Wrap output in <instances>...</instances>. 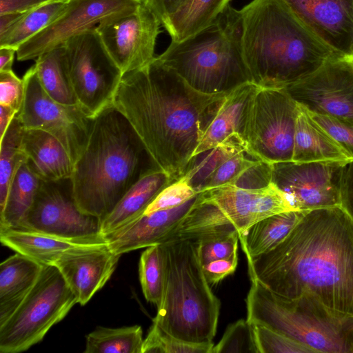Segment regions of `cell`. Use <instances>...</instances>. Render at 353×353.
Instances as JSON below:
<instances>
[{
	"instance_id": "cell-1",
	"label": "cell",
	"mask_w": 353,
	"mask_h": 353,
	"mask_svg": "<svg viewBox=\"0 0 353 353\" xmlns=\"http://www.w3.org/2000/svg\"><path fill=\"white\" fill-rule=\"evenodd\" d=\"M247 261L250 279L276 294L353 317V214L343 205L308 210L279 244Z\"/></svg>"
},
{
	"instance_id": "cell-2",
	"label": "cell",
	"mask_w": 353,
	"mask_h": 353,
	"mask_svg": "<svg viewBox=\"0 0 353 353\" xmlns=\"http://www.w3.org/2000/svg\"><path fill=\"white\" fill-rule=\"evenodd\" d=\"M226 93L196 90L155 57L123 76L112 104L129 121L157 167L176 181L194 157L210 110Z\"/></svg>"
},
{
	"instance_id": "cell-3",
	"label": "cell",
	"mask_w": 353,
	"mask_h": 353,
	"mask_svg": "<svg viewBox=\"0 0 353 353\" xmlns=\"http://www.w3.org/2000/svg\"><path fill=\"white\" fill-rule=\"evenodd\" d=\"M239 10L243 57L259 87L283 88L339 57L283 0H252Z\"/></svg>"
},
{
	"instance_id": "cell-4",
	"label": "cell",
	"mask_w": 353,
	"mask_h": 353,
	"mask_svg": "<svg viewBox=\"0 0 353 353\" xmlns=\"http://www.w3.org/2000/svg\"><path fill=\"white\" fill-rule=\"evenodd\" d=\"M156 165L127 118L111 104L93 118L83 153L74 164L77 204L102 221L143 176Z\"/></svg>"
},
{
	"instance_id": "cell-5",
	"label": "cell",
	"mask_w": 353,
	"mask_h": 353,
	"mask_svg": "<svg viewBox=\"0 0 353 353\" xmlns=\"http://www.w3.org/2000/svg\"><path fill=\"white\" fill-rule=\"evenodd\" d=\"M162 245L164 285L152 323L188 343H213L221 303L205 276L199 255V243L183 239Z\"/></svg>"
},
{
	"instance_id": "cell-6",
	"label": "cell",
	"mask_w": 353,
	"mask_h": 353,
	"mask_svg": "<svg viewBox=\"0 0 353 353\" xmlns=\"http://www.w3.org/2000/svg\"><path fill=\"white\" fill-rule=\"evenodd\" d=\"M241 34L240 10L230 5L208 26L181 41H172L157 57L199 92H228L250 81Z\"/></svg>"
},
{
	"instance_id": "cell-7",
	"label": "cell",
	"mask_w": 353,
	"mask_h": 353,
	"mask_svg": "<svg viewBox=\"0 0 353 353\" xmlns=\"http://www.w3.org/2000/svg\"><path fill=\"white\" fill-rule=\"evenodd\" d=\"M250 280L245 300L250 323L265 325L317 352L353 353V317L336 314L305 296H281Z\"/></svg>"
},
{
	"instance_id": "cell-8",
	"label": "cell",
	"mask_w": 353,
	"mask_h": 353,
	"mask_svg": "<svg viewBox=\"0 0 353 353\" xmlns=\"http://www.w3.org/2000/svg\"><path fill=\"white\" fill-rule=\"evenodd\" d=\"M296 210L272 183L260 188L225 185L200 193L199 201L161 244L183 239L201 241L236 232L243 234L260 220Z\"/></svg>"
},
{
	"instance_id": "cell-9",
	"label": "cell",
	"mask_w": 353,
	"mask_h": 353,
	"mask_svg": "<svg viewBox=\"0 0 353 353\" xmlns=\"http://www.w3.org/2000/svg\"><path fill=\"white\" fill-rule=\"evenodd\" d=\"M76 303L75 295L58 268L43 265L28 296L0 326V352L18 353L39 343Z\"/></svg>"
},
{
	"instance_id": "cell-10",
	"label": "cell",
	"mask_w": 353,
	"mask_h": 353,
	"mask_svg": "<svg viewBox=\"0 0 353 353\" xmlns=\"http://www.w3.org/2000/svg\"><path fill=\"white\" fill-rule=\"evenodd\" d=\"M299 110L300 105L285 89L259 87L243 126L245 152L270 164L292 161Z\"/></svg>"
},
{
	"instance_id": "cell-11",
	"label": "cell",
	"mask_w": 353,
	"mask_h": 353,
	"mask_svg": "<svg viewBox=\"0 0 353 353\" xmlns=\"http://www.w3.org/2000/svg\"><path fill=\"white\" fill-rule=\"evenodd\" d=\"M63 46L79 105L94 118L112 104L123 74L108 52L96 28L72 37Z\"/></svg>"
},
{
	"instance_id": "cell-12",
	"label": "cell",
	"mask_w": 353,
	"mask_h": 353,
	"mask_svg": "<svg viewBox=\"0 0 353 353\" xmlns=\"http://www.w3.org/2000/svg\"><path fill=\"white\" fill-rule=\"evenodd\" d=\"M25 97L17 113L25 129L45 131L63 146L73 165L87 145L93 118L79 105H66L51 99L43 89L34 65L24 74Z\"/></svg>"
},
{
	"instance_id": "cell-13",
	"label": "cell",
	"mask_w": 353,
	"mask_h": 353,
	"mask_svg": "<svg viewBox=\"0 0 353 353\" xmlns=\"http://www.w3.org/2000/svg\"><path fill=\"white\" fill-rule=\"evenodd\" d=\"M20 228L90 243L106 241L101 219L78 207L71 177L41 181Z\"/></svg>"
},
{
	"instance_id": "cell-14",
	"label": "cell",
	"mask_w": 353,
	"mask_h": 353,
	"mask_svg": "<svg viewBox=\"0 0 353 353\" xmlns=\"http://www.w3.org/2000/svg\"><path fill=\"white\" fill-rule=\"evenodd\" d=\"M142 0H68L61 14L17 50L20 61L37 59L72 37L136 10Z\"/></svg>"
},
{
	"instance_id": "cell-15",
	"label": "cell",
	"mask_w": 353,
	"mask_h": 353,
	"mask_svg": "<svg viewBox=\"0 0 353 353\" xmlns=\"http://www.w3.org/2000/svg\"><path fill=\"white\" fill-rule=\"evenodd\" d=\"M345 163H275L271 183L287 194L298 210L341 205V176Z\"/></svg>"
},
{
	"instance_id": "cell-16",
	"label": "cell",
	"mask_w": 353,
	"mask_h": 353,
	"mask_svg": "<svg viewBox=\"0 0 353 353\" xmlns=\"http://www.w3.org/2000/svg\"><path fill=\"white\" fill-rule=\"evenodd\" d=\"M310 112L353 119V61L334 57L316 72L283 88Z\"/></svg>"
},
{
	"instance_id": "cell-17",
	"label": "cell",
	"mask_w": 353,
	"mask_h": 353,
	"mask_svg": "<svg viewBox=\"0 0 353 353\" xmlns=\"http://www.w3.org/2000/svg\"><path fill=\"white\" fill-rule=\"evenodd\" d=\"M161 23L142 1L134 12L99 25L96 29L123 76L148 65Z\"/></svg>"
},
{
	"instance_id": "cell-18",
	"label": "cell",
	"mask_w": 353,
	"mask_h": 353,
	"mask_svg": "<svg viewBox=\"0 0 353 353\" xmlns=\"http://www.w3.org/2000/svg\"><path fill=\"white\" fill-rule=\"evenodd\" d=\"M283 1L335 54L352 58L353 0Z\"/></svg>"
},
{
	"instance_id": "cell-19",
	"label": "cell",
	"mask_w": 353,
	"mask_h": 353,
	"mask_svg": "<svg viewBox=\"0 0 353 353\" xmlns=\"http://www.w3.org/2000/svg\"><path fill=\"white\" fill-rule=\"evenodd\" d=\"M120 257L105 241L71 248L54 265L62 274L78 303L84 305L110 279Z\"/></svg>"
},
{
	"instance_id": "cell-20",
	"label": "cell",
	"mask_w": 353,
	"mask_h": 353,
	"mask_svg": "<svg viewBox=\"0 0 353 353\" xmlns=\"http://www.w3.org/2000/svg\"><path fill=\"white\" fill-rule=\"evenodd\" d=\"M259 87L246 82L228 92L213 104L201 129L194 157L233 137L243 145L242 134L246 114Z\"/></svg>"
},
{
	"instance_id": "cell-21",
	"label": "cell",
	"mask_w": 353,
	"mask_h": 353,
	"mask_svg": "<svg viewBox=\"0 0 353 353\" xmlns=\"http://www.w3.org/2000/svg\"><path fill=\"white\" fill-rule=\"evenodd\" d=\"M200 193L179 206L143 214L126 225L105 235L109 247L115 254L121 256L137 249L161 244L167 234L195 205Z\"/></svg>"
},
{
	"instance_id": "cell-22",
	"label": "cell",
	"mask_w": 353,
	"mask_h": 353,
	"mask_svg": "<svg viewBox=\"0 0 353 353\" xmlns=\"http://www.w3.org/2000/svg\"><path fill=\"white\" fill-rule=\"evenodd\" d=\"M22 150L28 165L42 181L72 177L74 165L62 144L50 134L24 128Z\"/></svg>"
},
{
	"instance_id": "cell-23",
	"label": "cell",
	"mask_w": 353,
	"mask_h": 353,
	"mask_svg": "<svg viewBox=\"0 0 353 353\" xmlns=\"http://www.w3.org/2000/svg\"><path fill=\"white\" fill-rule=\"evenodd\" d=\"M352 156L300 105L296 119L292 161L349 162Z\"/></svg>"
},
{
	"instance_id": "cell-24",
	"label": "cell",
	"mask_w": 353,
	"mask_h": 353,
	"mask_svg": "<svg viewBox=\"0 0 353 353\" xmlns=\"http://www.w3.org/2000/svg\"><path fill=\"white\" fill-rule=\"evenodd\" d=\"M43 265L16 252L0 264V326L35 285Z\"/></svg>"
},
{
	"instance_id": "cell-25",
	"label": "cell",
	"mask_w": 353,
	"mask_h": 353,
	"mask_svg": "<svg viewBox=\"0 0 353 353\" xmlns=\"http://www.w3.org/2000/svg\"><path fill=\"white\" fill-rule=\"evenodd\" d=\"M174 181L164 171L154 170L143 176L125 193L113 210L101 221L105 236L141 216L154 198Z\"/></svg>"
},
{
	"instance_id": "cell-26",
	"label": "cell",
	"mask_w": 353,
	"mask_h": 353,
	"mask_svg": "<svg viewBox=\"0 0 353 353\" xmlns=\"http://www.w3.org/2000/svg\"><path fill=\"white\" fill-rule=\"evenodd\" d=\"M0 241L2 245L43 265H54L71 248L96 243L65 239L23 228H0Z\"/></svg>"
},
{
	"instance_id": "cell-27",
	"label": "cell",
	"mask_w": 353,
	"mask_h": 353,
	"mask_svg": "<svg viewBox=\"0 0 353 353\" xmlns=\"http://www.w3.org/2000/svg\"><path fill=\"white\" fill-rule=\"evenodd\" d=\"M308 210H291L265 217L239 236L246 258L266 253L291 232Z\"/></svg>"
},
{
	"instance_id": "cell-28",
	"label": "cell",
	"mask_w": 353,
	"mask_h": 353,
	"mask_svg": "<svg viewBox=\"0 0 353 353\" xmlns=\"http://www.w3.org/2000/svg\"><path fill=\"white\" fill-rule=\"evenodd\" d=\"M232 0H185L161 25L173 41H181L211 24Z\"/></svg>"
},
{
	"instance_id": "cell-29",
	"label": "cell",
	"mask_w": 353,
	"mask_h": 353,
	"mask_svg": "<svg viewBox=\"0 0 353 353\" xmlns=\"http://www.w3.org/2000/svg\"><path fill=\"white\" fill-rule=\"evenodd\" d=\"M41 181L26 161L19 165L10 184L4 206L0 211V228L21 227Z\"/></svg>"
},
{
	"instance_id": "cell-30",
	"label": "cell",
	"mask_w": 353,
	"mask_h": 353,
	"mask_svg": "<svg viewBox=\"0 0 353 353\" xmlns=\"http://www.w3.org/2000/svg\"><path fill=\"white\" fill-rule=\"evenodd\" d=\"M34 65L43 89L51 99L63 105H79L70 81L63 45L38 57Z\"/></svg>"
},
{
	"instance_id": "cell-31",
	"label": "cell",
	"mask_w": 353,
	"mask_h": 353,
	"mask_svg": "<svg viewBox=\"0 0 353 353\" xmlns=\"http://www.w3.org/2000/svg\"><path fill=\"white\" fill-rule=\"evenodd\" d=\"M68 0L49 1L24 14L18 23L0 37V48L17 50L28 39L51 24L63 11Z\"/></svg>"
},
{
	"instance_id": "cell-32",
	"label": "cell",
	"mask_w": 353,
	"mask_h": 353,
	"mask_svg": "<svg viewBox=\"0 0 353 353\" xmlns=\"http://www.w3.org/2000/svg\"><path fill=\"white\" fill-rule=\"evenodd\" d=\"M85 342L84 353H142L143 331L137 325L98 327L85 336Z\"/></svg>"
},
{
	"instance_id": "cell-33",
	"label": "cell",
	"mask_w": 353,
	"mask_h": 353,
	"mask_svg": "<svg viewBox=\"0 0 353 353\" xmlns=\"http://www.w3.org/2000/svg\"><path fill=\"white\" fill-rule=\"evenodd\" d=\"M242 150H245L240 141L235 137L231 138L193 157L180 179L185 181L196 192H202L217 167L230 156Z\"/></svg>"
},
{
	"instance_id": "cell-34",
	"label": "cell",
	"mask_w": 353,
	"mask_h": 353,
	"mask_svg": "<svg viewBox=\"0 0 353 353\" xmlns=\"http://www.w3.org/2000/svg\"><path fill=\"white\" fill-rule=\"evenodd\" d=\"M23 130L17 114L0 138V211L4 206L10 184L18 167L26 160L22 150Z\"/></svg>"
},
{
	"instance_id": "cell-35",
	"label": "cell",
	"mask_w": 353,
	"mask_h": 353,
	"mask_svg": "<svg viewBox=\"0 0 353 353\" xmlns=\"http://www.w3.org/2000/svg\"><path fill=\"white\" fill-rule=\"evenodd\" d=\"M139 279L147 301L160 304L164 285L165 258L162 244L146 248L139 265Z\"/></svg>"
},
{
	"instance_id": "cell-36",
	"label": "cell",
	"mask_w": 353,
	"mask_h": 353,
	"mask_svg": "<svg viewBox=\"0 0 353 353\" xmlns=\"http://www.w3.org/2000/svg\"><path fill=\"white\" fill-rule=\"evenodd\" d=\"M214 343H191L179 339L152 323L143 339L142 353H212Z\"/></svg>"
},
{
	"instance_id": "cell-37",
	"label": "cell",
	"mask_w": 353,
	"mask_h": 353,
	"mask_svg": "<svg viewBox=\"0 0 353 353\" xmlns=\"http://www.w3.org/2000/svg\"><path fill=\"white\" fill-rule=\"evenodd\" d=\"M252 325L258 353L317 352L312 347L265 325Z\"/></svg>"
},
{
	"instance_id": "cell-38",
	"label": "cell",
	"mask_w": 353,
	"mask_h": 353,
	"mask_svg": "<svg viewBox=\"0 0 353 353\" xmlns=\"http://www.w3.org/2000/svg\"><path fill=\"white\" fill-rule=\"evenodd\" d=\"M258 353L253 327L247 319L230 324L212 353Z\"/></svg>"
},
{
	"instance_id": "cell-39",
	"label": "cell",
	"mask_w": 353,
	"mask_h": 353,
	"mask_svg": "<svg viewBox=\"0 0 353 353\" xmlns=\"http://www.w3.org/2000/svg\"><path fill=\"white\" fill-rule=\"evenodd\" d=\"M258 161L244 150H239L225 159L208 180L203 191L225 186L234 185L248 169Z\"/></svg>"
},
{
	"instance_id": "cell-40",
	"label": "cell",
	"mask_w": 353,
	"mask_h": 353,
	"mask_svg": "<svg viewBox=\"0 0 353 353\" xmlns=\"http://www.w3.org/2000/svg\"><path fill=\"white\" fill-rule=\"evenodd\" d=\"M239 240L238 232H233L197 241L199 243V255L202 266L237 252Z\"/></svg>"
},
{
	"instance_id": "cell-41",
	"label": "cell",
	"mask_w": 353,
	"mask_h": 353,
	"mask_svg": "<svg viewBox=\"0 0 353 353\" xmlns=\"http://www.w3.org/2000/svg\"><path fill=\"white\" fill-rule=\"evenodd\" d=\"M197 194L185 181L179 179L162 190L149 204L143 214L179 206Z\"/></svg>"
},
{
	"instance_id": "cell-42",
	"label": "cell",
	"mask_w": 353,
	"mask_h": 353,
	"mask_svg": "<svg viewBox=\"0 0 353 353\" xmlns=\"http://www.w3.org/2000/svg\"><path fill=\"white\" fill-rule=\"evenodd\" d=\"M308 112L353 158V119Z\"/></svg>"
},
{
	"instance_id": "cell-43",
	"label": "cell",
	"mask_w": 353,
	"mask_h": 353,
	"mask_svg": "<svg viewBox=\"0 0 353 353\" xmlns=\"http://www.w3.org/2000/svg\"><path fill=\"white\" fill-rule=\"evenodd\" d=\"M25 97V83L12 70L0 72V105L19 112Z\"/></svg>"
},
{
	"instance_id": "cell-44",
	"label": "cell",
	"mask_w": 353,
	"mask_h": 353,
	"mask_svg": "<svg viewBox=\"0 0 353 353\" xmlns=\"http://www.w3.org/2000/svg\"><path fill=\"white\" fill-rule=\"evenodd\" d=\"M238 263L237 252L232 256L212 261L202 266L207 281L210 285L221 282L226 276L232 274Z\"/></svg>"
},
{
	"instance_id": "cell-45",
	"label": "cell",
	"mask_w": 353,
	"mask_h": 353,
	"mask_svg": "<svg viewBox=\"0 0 353 353\" xmlns=\"http://www.w3.org/2000/svg\"><path fill=\"white\" fill-rule=\"evenodd\" d=\"M342 205L353 214V160L345 163L341 176Z\"/></svg>"
},
{
	"instance_id": "cell-46",
	"label": "cell",
	"mask_w": 353,
	"mask_h": 353,
	"mask_svg": "<svg viewBox=\"0 0 353 353\" xmlns=\"http://www.w3.org/2000/svg\"><path fill=\"white\" fill-rule=\"evenodd\" d=\"M50 0H0V14L25 13Z\"/></svg>"
},
{
	"instance_id": "cell-47",
	"label": "cell",
	"mask_w": 353,
	"mask_h": 353,
	"mask_svg": "<svg viewBox=\"0 0 353 353\" xmlns=\"http://www.w3.org/2000/svg\"><path fill=\"white\" fill-rule=\"evenodd\" d=\"M142 1L162 23L166 17L174 12L185 0H142Z\"/></svg>"
},
{
	"instance_id": "cell-48",
	"label": "cell",
	"mask_w": 353,
	"mask_h": 353,
	"mask_svg": "<svg viewBox=\"0 0 353 353\" xmlns=\"http://www.w3.org/2000/svg\"><path fill=\"white\" fill-rule=\"evenodd\" d=\"M25 13L13 12L0 14V37L14 26Z\"/></svg>"
},
{
	"instance_id": "cell-49",
	"label": "cell",
	"mask_w": 353,
	"mask_h": 353,
	"mask_svg": "<svg viewBox=\"0 0 353 353\" xmlns=\"http://www.w3.org/2000/svg\"><path fill=\"white\" fill-rule=\"evenodd\" d=\"M17 50L8 48H0V72L12 70V66Z\"/></svg>"
},
{
	"instance_id": "cell-50",
	"label": "cell",
	"mask_w": 353,
	"mask_h": 353,
	"mask_svg": "<svg viewBox=\"0 0 353 353\" xmlns=\"http://www.w3.org/2000/svg\"><path fill=\"white\" fill-rule=\"evenodd\" d=\"M18 112L12 108L0 105V138L3 137Z\"/></svg>"
},
{
	"instance_id": "cell-51",
	"label": "cell",
	"mask_w": 353,
	"mask_h": 353,
	"mask_svg": "<svg viewBox=\"0 0 353 353\" xmlns=\"http://www.w3.org/2000/svg\"><path fill=\"white\" fill-rule=\"evenodd\" d=\"M352 61H353V57L352 58Z\"/></svg>"
}]
</instances>
